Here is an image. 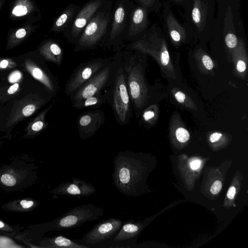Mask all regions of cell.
<instances>
[{"label": "cell", "mask_w": 248, "mask_h": 248, "mask_svg": "<svg viewBox=\"0 0 248 248\" xmlns=\"http://www.w3.org/2000/svg\"><path fill=\"white\" fill-rule=\"evenodd\" d=\"M236 194V189L234 186H231L229 188L227 196L230 199H233Z\"/></svg>", "instance_id": "obj_34"}, {"label": "cell", "mask_w": 248, "mask_h": 248, "mask_svg": "<svg viewBox=\"0 0 248 248\" xmlns=\"http://www.w3.org/2000/svg\"><path fill=\"white\" fill-rule=\"evenodd\" d=\"M148 11L140 5H134L130 15L125 42L138 39L147 30L150 25Z\"/></svg>", "instance_id": "obj_12"}, {"label": "cell", "mask_w": 248, "mask_h": 248, "mask_svg": "<svg viewBox=\"0 0 248 248\" xmlns=\"http://www.w3.org/2000/svg\"><path fill=\"white\" fill-rule=\"evenodd\" d=\"M106 117L101 109L88 110L80 114L77 123L79 137L81 140H87L100 129L104 124Z\"/></svg>", "instance_id": "obj_11"}, {"label": "cell", "mask_w": 248, "mask_h": 248, "mask_svg": "<svg viewBox=\"0 0 248 248\" xmlns=\"http://www.w3.org/2000/svg\"><path fill=\"white\" fill-rule=\"evenodd\" d=\"M53 96L51 93L46 95L36 93L31 98L28 96L21 99L12 110L7 122V126H13L18 122L30 116L48 102Z\"/></svg>", "instance_id": "obj_9"}, {"label": "cell", "mask_w": 248, "mask_h": 248, "mask_svg": "<svg viewBox=\"0 0 248 248\" xmlns=\"http://www.w3.org/2000/svg\"><path fill=\"white\" fill-rule=\"evenodd\" d=\"M21 76L20 73L18 72H16L11 74L9 77L10 82H14L19 79Z\"/></svg>", "instance_id": "obj_35"}, {"label": "cell", "mask_w": 248, "mask_h": 248, "mask_svg": "<svg viewBox=\"0 0 248 248\" xmlns=\"http://www.w3.org/2000/svg\"><path fill=\"white\" fill-rule=\"evenodd\" d=\"M0 180L5 186H12L16 184L15 178L9 174H4L0 177Z\"/></svg>", "instance_id": "obj_25"}, {"label": "cell", "mask_w": 248, "mask_h": 248, "mask_svg": "<svg viewBox=\"0 0 248 248\" xmlns=\"http://www.w3.org/2000/svg\"><path fill=\"white\" fill-rule=\"evenodd\" d=\"M107 103V94L105 92L95 94L91 97L72 104L76 109L96 108Z\"/></svg>", "instance_id": "obj_19"}, {"label": "cell", "mask_w": 248, "mask_h": 248, "mask_svg": "<svg viewBox=\"0 0 248 248\" xmlns=\"http://www.w3.org/2000/svg\"><path fill=\"white\" fill-rule=\"evenodd\" d=\"M154 116V112L152 110L145 111L142 114L143 119L146 122L148 121L149 120L153 118Z\"/></svg>", "instance_id": "obj_30"}, {"label": "cell", "mask_w": 248, "mask_h": 248, "mask_svg": "<svg viewBox=\"0 0 248 248\" xmlns=\"http://www.w3.org/2000/svg\"><path fill=\"white\" fill-rule=\"evenodd\" d=\"M113 0H107L90 19L74 45L78 52L103 47L110 30Z\"/></svg>", "instance_id": "obj_1"}, {"label": "cell", "mask_w": 248, "mask_h": 248, "mask_svg": "<svg viewBox=\"0 0 248 248\" xmlns=\"http://www.w3.org/2000/svg\"><path fill=\"white\" fill-rule=\"evenodd\" d=\"M31 27L27 26L23 28H19L13 32L8 39V45L13 46L20 43L31 32Z\"/></svg>", "instance_id": "obj_22"}, {"label": "cell", "mask_w": 248, "mask_h": 248, "mask_svg": "<svg viewBox=\"0 0 248 248\" xmlns=\"http://www.w3.org/2000/svg\"><path fill=\"white\" fill-rule=\"evenodd\" d=\"M36 7L31 0H16L11 11L12 16H25L35 10Z\"/></svg>", "instance_id": "obj_20"}, {"label": "cell", "mask_w": 248, "mask_h": 248, "mask_svg": "<svg viewBox=\"0 0 248 248\" xmlns=\"http://www.w3.org/2000/svg\"><path fill=\"white\" fill-rule=\"evenodd\" d=\"M121 53L122 51L119 52L118 64L114 80L105 93L107 103L110 105L117 124L124 126L129 122L133 105L127 90Z\"/></svg>", "instance_id": "obj_3"}, {"label": "cell", "mask_w": 248, "mask_h": 248, "mask_svg": "<svg viewBox=\"0 0 248 248\" xmlns=\"http://www.w3.org/2000/svg\"><path fill=\"white\" fill-rule=\"evenodd\" d=\"M1 3H2V2H0V7L1 5Z\"/></svg>", "instance_id": "obj_43"}, {"label": "cell", "mask_w": 248, "mask_h": 248, "mask_svg": "<svg viewBox=\"0 0 248 248\" xmlns=\"http://www.w3.org/2000/svg\"><path fill=\"white\" fill-rule=\"evenodd\" d=\"M95 192V188L91 183L76 177H73L72 181L61 183L53 190L55 194L79 198L89 196Z\"/></svg>", "instance_id": "obj_13"}, {"label": "cell", "mask_w": 248, "mask_h": 248, "mask_svg": "<svg viewBox=\"0 0 248 248\" xmlns=\"http://www.w3.org/2000/svg\"><path fill=\"white\" fill-rule=\"evenodd\" d=\"M222 134L220 133L215 132L212 134L209 138L210 141L211 142H215L218 140L221 137Z\"/></svg>", "instance_id": "obj_32"}, {"label": "cell", "mask_w": 248, "mask_h": 248, "mask_svg": "<svg viewBox=\"0 0 248 248\" xmlns=\"http://www.w3.org/2000/svg\"><path fill=\"white\" fill-rule=\"evenodd\" d=\"M19 86V85L18 83H15L7 89L6 92L9 94H13L17 92Z\"/></svg>", "instance_id": "obj_31"}, {"label": "cell", "mask_w": 248, "mask_h": 248, "mask_svg": "<svg viewBox=\"0 0 248 248\" xmlns=\"http://www.w3.org/2000/svg\"><path fill=\"white\" fill-rule=\"evenodd\" d=\"M20 204L23 208L27 209L31 207L34 204V202L32 201L22 200Z\"/></svg>", "instance_id": "obj_33"}, {"label": "cell", "mask_w": 248, "mask_h": 248, "mask_svg": "<svg viewBox=\"0 0 248 248\" xmlns=\"http://www.w3.org/2000/svg\"><path fill=\"white\" fill-rule=\"evenodd\" d=\"M104 213L103 208L91 203L78 205L57 218L55 229L61 231L75 228L100 218Z\"/></svg>", "instance_id": "obj_6"}, {"label": "cell", "mask_w": 248, "mask_h": 248, "mask_svg": "<svg viewBox=\"0 0 248 248\" xmlns=\"http://www.w3.org/2000/svg\"><path fill=\"white\" fill-rule=\"evenodd\" d=\"M7 86L0 88V101L3 98L4 96L6 94Z\"/></svg>", "instance_id": "obj_39"}, {"label": "cell", "mask_w": 248, "mask_h": 248, "mask_svg": "<svg viewBox=\"0 0 248 248\" xmlns=\"http://www.w3.org/2000/svg\"><path fill=\"white\" fill-rule=\"evenodd\" d=\"M122 224L121 220L115 217L104 219L94 225L78 243L86 246L100 243L115 234Z\"/></svg>", "instance_id": "obj_10"}, {"label": "cell", "mask_w": 248, "mask_h": 248, "mask_svg": "<svg viewBox=\"0 0 248 248\" xmlns=\"http://www.w3.org/2000/svg\"><path fill=\"white\" fill-rule=\"evenodd\" d=\"M137 2L140 5L147 9H150L154 7L156 0H133Z\"/></svg>", "instance_id": "obj_26"}, {"label": "cell", "mask_w": 248, "mask_h": 248, "mask_svg": "<svg viewBox=\"0 0 248 248\" xmlns=\"http://www.w3.org/2000/svg\"><path fill=\"white\" fill-rule=\"evenodd\" d=\"M40 53L46 61L60 66L63 60L64 51L61 46L54 40L46 41L40 48Z\"/></svg>", "instance_id": "obj_16"}, {"label": "cell", "mask_w": 248, "mask_h": 248, "mask_svg": "<svg viewBox=\"0 0 248 248\" xmlns=\"http://www.w3.org/2000/svg\"><path fill=\"white\" fill-rule=\"evenodd\" d=\"M208 12L207 3L203 0H194L191 17L198 31L201 32L204 29Z\"/></svg>", "instance_id": "obj_17"}, {"label": "cell", "mask_w": 248, "mask_h": 248, "mask_svg": "<svg viewBox=\"0 0 248 248\" xmlns=\"http://www.w3.org/2000/svg\"><path fill=\"white\" fill-rule=\"evenodd\" d=\"M222 183L220 181H216L212 185L210 191L213 194H217L221 189Z\"/></svg>", "instance_id": "obj_27"}, {"label": "cell", "mask_w": 248, "mask_h": 248, "mask_svg": "<svg viewBox=\"0 0 248 248\" xmlns=\"http://www.w3.org/2000/svg\"><path fill=\"white\" fill-rule=\"evenodd\" d=\"M201 161L200 160H195L190 163V168L193 170H196L201 165Z\"/></svg>", "instance_id": "obj_38"}, {"label": "cell", "mask_w": 248, "mask_h": 248, "mask_svg": "<svg viewBox=\"0 0 248 248\" xmlns=\"http://www.w3.org/2000/svg\"><path fill=\"white\" fill-rule=\"evenodd\" d=\"M237 70L240 72H243L246 70V64L243 61L239 60L237 64Z\"/></svg>", "instance_id": "obj_37"}, {"label": "cell", "mask_w": 248, "mask_h": 248, "mask_svg": "<svg viewBox=\"0 0 248 248\" xmlns=\"http://www.w3.org/2000/svg\"><path fill=\"white\" fill-rule=\"evenodd\" d=\"M161 62L163 65H167L170 60L169 53L168 50H164L161 54Z\"/></svg>", "instance_id": "obj_29"}, {"label": "cell", "mask_w": 248, "mask_h": 248, "mask_svg": "<svg viewBox=\"0 0 248 248\" xmlns=\"http://www.w3.org/2000/svg\"><path fill=\"white\" fill-rule=\"evenodd\" d=\"M166 20L168 33L171 39L175 43L183 41L186 36V30L177 21L173 14L171 13L168 14Z\"/></svg>", "instance_id": "obj_18"}, {"label": "cell", "mask_w": 248, "mask_h": 248, "mask_svg": "<svg viewBox=\"0 0 248 248\" xmlns=\"http://www.w3.org/2000/svg\"><path fill=\"white\" fill-rule=\"evenodd\" d=\"M80 7L73 3L66 6L54 20L50 31V32L54 33L62 32L74 19Z\"/></svg>", "instance_id": "obj_15"}, {"label": "cell", "mask_w": 248, "mask_h": 248, "mask_svg": "<svg viewBox=\"0 0 248 248\" xmlns=\"http://www.w3.org/2000/svg\"></svg>", "instance_id": "obj_44"}, {"label": "cell", "mask_w": 248, "mask_h": 248, "mask_svg": "<svg viewBox=\"0 0 248 248\" xmlns=\"http://www.w3.org/2000/svg\"><path fill=\"white\" fill-rule=\"evenodd\" d=\"M4 227V224L0 220V228H2Z\"/></svg>", "instance_id": "obj_41"}, {"label": "cell", "mask_w": 248, "mask_h": 248, "mask_svg": "<svg viewBox=\"0 0 248 248\" xmlns=\"http://www.w3.org/2000/svg\"><path fill=\"white\" fill-rule=\"evenodd\" d=\"M134 5L133 0H115L110 30L104 46L116 52L125 47L130 15Z\"/></svg>", "instance_id": "obj_4"}, {"label": "cell", "mask_w": 248, "mask_h": 248, "mask_svg": "<svg viewBox=\"0 0 248 248\" xmlns=\"http://www.w3.org/2000/svg\"><path fill=\"white\" fill-rule=\"evenodd\" d=\"M111 58H97L79 64L65 84V94L70 96L74 93L89 79L106 66L111 61Z\"/></svg>", "instance_id": "obj_7"}, {"label": "cell", "mask_w": 248, "mask_h": 248, "mask_svg": "<svg viewBox=\"0 0 248 248\" xmlns=\"http://www.w3.org/2000/svg\"><path fill=\"white\" fill-rule=\"evenodd\" d=\"M176 100L180 103L184 102L186 96L185 94L181 92H178L175 94Z\"/></svg>", "instance_id": "obj_36"}, {"label": "cell", "mask_w": 248, "mask_h": 248, "mask_svg": "<svg viewBox=\"0 0 248 248\" xmlns=\"http://www.w3.org/2000/svg\"><path fill=\"white\" fill-rule=\"evenodd\" d=\"M119 52L112 57L110 62L98 71L74 93L69 96L72 104L102 93L112 84L118 64Z\"/></svg>", "instance_id": "obj_5"}, {"label": "cell", "mask_w": 248, "mask_h": 248, "mask_svg": "<svg viewBox=\"0 0 248 248\" xmlns=\"http://www.w3.org/2000/svg\"><path fill=\"white\" fill-rule=\"evenodd\" d=\"M202 62L206 69L211 70L213 68V63L211 59L207 55H204L202 58Z\"/></svg>", "instance_id": "obj_28"}, {"label": "cell", "mask_w": 248, "mask_h": 248, "mask_svg": "<svg viewBox=\"0 0 248 248\" xmlns=\"http://www.w3.org/2000/svg\"><path fill=\"white\" fill-rule=\"evenodd\" d=\"M107 0H89L80 8L72 21L62 31L67 41L75 45L90 19Z\"/></svg>", "instance_id": "obj_8"}, {"label": "cell", "mask_w": 248, "mask_h": 248, "mask_svg": "<svg viewBox=\"0 0 248 248\" xmlns=\"http://www.w3.org/2000/svg\"><path fill=\"white\" fill-rule=\"evenodd\" d=\"M9 62L7 60H3L0 62V67L1 68H5L7 67Z\"/></svg>", "instance_id": "obj_40"}, {"label": "cell", "mask_w": 248, "mask_h": 248, "mask_svg": "<svg viewBox=\"0 0 248 248\" xmlns=\"http://www.w3.org/2000/svg\"><path fill=\"white\" fill-rule=\"evenodd\" d=\"M50 245L53 247L61 248H87L88 246L80 244L62 235H58L50 240Z\"/></svg>", "instance_id": "obj_21"}, {"label": "cell", "mask_w": 248, "mask_h": 248, "mask_svg": "<svg viewBox=\"0 0 248 248\" xmlns=\"http://www.w3.org/2000/svg\"><path fill=\"white\" fill-rule=\"evenodd\" d=\"M225 42L226 46L230 48H233L238 44V39L235 33L225 34Z\"/></svg>", "instance_id": "obj_23"}, {"label": "cell", "mask_w": 248, "mask_h": 248, "mask_svg": "<svg viewBox=\"0 0 248 248\" xmlns=\"http://www.w3.org/2000/svg\"><path fill=\"white\" fill-rule=\"evenodd\" d=\"M176 137L180 142H185L189 139V134L187 130L183 128H178L176 131Z\"/></svg>", "instance_id": "obj_24"}, {"label": "cell", "mask_w": 248, "mask_h": 248, "mask_svg": "<svg viewBox=\"0 0 248 248\" xmlns=\"http://www.w3.org/2000/svg\"><path fill=\"white\" fill-rule=\"evenodd\" d=\"M173 0L176 2H180V1H182L183 0Z\"/></svg>", "instance_id": "obj_42"}, {"label": "cell", "mask_w": 248, "mask_h": 248, "mask_svg": "<svg viewBox=\"0 0 248 248\" xmlns=\"http://www.w3.org/2000/svg\"><path fill=\"white\" fill-rule=\"evenodd\" d=\"M25 65L31 75L42 83L53 96L58 94L60 90L58 79L48 70L45 69L44 67L38 66L30 60L25 61Z\"/></svg>", "instance_id": "obj_14"}, {"label": "cell", "mask_w": 248, "mask_h": 248, "mask_svg": "<svg viewBox=\"0 0 248 248\" xmlns=\"http://www.w3.org/2000/svg\"><path fill=\"white\" fill-rule=\"evenodd\" d=\"M140 163L137 155L132 151H121L115 156L112 184L122 194L126 196L138 194Z\"/></svg>", "instance_id": "obj_2"}]
</instances>
